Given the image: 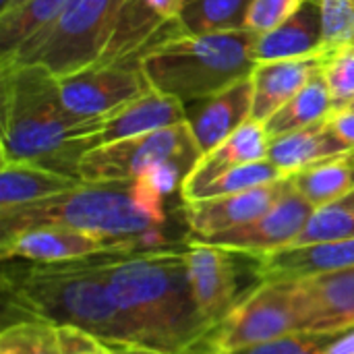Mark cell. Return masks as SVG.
Returning a JSON list of instances; mask_svg holds the SVG:
<instances>
[{
	"label": "cell",
	"instance_id": "6da1fadb",
	"mask_svg": "<svg viewBox=\"0 0 354 354\" xmlns=\"http://www.w3.org/2000/svg\"><path fill=\"white\" fill-rule=\"evenodd\" d=\"M187 245L112 255L108 261L112 299L141 348L191 354L212 334L191 288Z\"/></svg>",
	"mask_w": 354,
	"mask_h": 354
},
{
	"label": "cell",
	"instance_id": "7a4b0ae2",
	"mask_svg": "<svg viewBox=\"0 0 354 354\" xmlns=\"http://www.w3.org/2000/svg\"><path fill=\"white\" fill-rule=\"evenodd\" d=\"M0 162H27L79 178V164L104 118L73 116L60 102L58 77L37 64L0 62Z\"/></svg>",
	"mask_w": 354,
	"mask_h": 354
},
{
	"label": "cell",
	"instance_id": "3957f363",
	"mask_svg": "<svg viewBox=\"0 0 354 354\" xmlns=\"http://www.w3.org/2000/svg\"><path fill=\"white\" fill-rule=\"evenodd\" d=\"M97 255L62 263L4 261L2 295L21 317H35L56 328H77L106 344H133L135 334L112 299L108 261Z\"/></svg>",
	"mask_w": 354,
	"mask_h": 354
},
{
	"label": "cell",
	"instance_id": "277c9868",
	"mask_svg": "<svg viewBox=\"0 0 354 354\" xmlns=\"http://www.w3.org/2000/svg\"><path fill=\"white\" fill-rule=\"evenodd\" d=\"M37 226H64L110 241L127 253L176 249L189 236L147 212L133 183H81L56 197L0 212V241Z\"/></svg>",
	"mask_w": 354,
	"mask_h": 354
},
{
	"label": "cell",
	"instance_id": "5b68a950",
	"mask_svg": "<svg viewBox=\"0 0 354 354\" xmlns=\"http://www.w3.org/2000/svg\"><path fill=\"white\" fill-rule=\"evenodd\" d=\"M257 35L249 29L220 33H172L143 52L139 66L149 85L185 106L212 97L255 68Z\"/></svg>",
	"mask_w": 354,
	"mask_h": 354
},
{
	"label": "cell",
	"instance_id": "8992f818",
	"mask_svg": "<svg viewBox=\"0 0 354 354\" xmlns=\"http://www.w3.org/2000/svg\"><path fill=\"white\" fill-rule=\"evenodd\" d=\"M122 0H71L64 10L0 62L37 64L68 77L102 60Z\"/></svg>",
	"mask_w": 354,
	"mask_h": 354
},
{
	"label": "cell",
	"instance_id": "52a82bcc",
	"mask_svg": "<svg viewBox=\"0 0 354 354\" xmlns=\"http://www.w3.org/2000/svg\"><path fill=\"white\" fill-rule=\"evenodd\" d=\"M295 332H301L295 282L290 278H266L228 313L220 326L214 328L203 348L214 353H232Z\"/></svg>",
	"mask_w": 354,
	"mask_h": 354
},
{
	"label": "cell",
	"instance_id": "ba28073f",
	"mask_svg": "<svg viewBox=\"0 0 354 354\" xmlns=\"http://www.w3.org/2000/svg\"><path fill=\"white\" fill-rule=\"evenodd\" d=\"M201 151L187 122L156 133L106 143L89 149L79 164L83 183H133L162 162L187 160L197 164Z\"/></svg>",
	"mask_w": 354,
	"mask_h": 354
},
{
	"label": "cell",
	"instance_id": "9c48e42d",
	"mask_svg": "<svg viewBox=\"0 0 354 354\" xmlns=\"http://www.w3.org/2000/svg\"><path fill=\"white\" fill-rule=\"evenodd\" d=\"M187 263L197 307L212 332L257 286L243 284L245 274H259L257 255L189 239Z\"/></svg>",
	"mask_w": 354,
	"mask_h": 354
},
{
	"label": "cell",
	"instance_id": "30bf717a",
	"mask_svg": "<svg viewBox=\"0 0 354 354\" xmlns=\"http://www.w3.org/2000/svg\"><path fill=\"white\" fill-rule=\"evenodd\" d=\"M151 85L139 64H95L58 77L62 106L77 118H106L139 97Z\"/></svg>",
	"mask_w": 354,
	"mask_h": 354
},
{
	"label": "cell",
	"instance_id": "8fae6325",
	"mask_svg": "<svg viewBox=\"0 0 354 354\" xmlns=\"http://www.w3.org/2000/svg\"><path fill=\"white\" fill-rule=\"evenodd\" d=\"M180 4L183 0H122L97 64H139L147 48L172 35L164 29L180 31Z\"/></svg>",
	"mask_w": 354,
	"mask_h": 354
},
{
	"label": "cell",
	"instance_id": "7c38bea8",
	"mask_svg": "<svg viewBox=\"0 0 354 354\" xmlns=\"http://www.w3.org/2000/svg\"><path fill=\"white\" fill-rule=\"evenodd\" d=\"M290 189V178H280L243 193L183 201L180 214L189 239H207L245 226L270 212Z\"/></svg>",
	"mask_w": 354,
	"mask_h": 354
},
{
	"label": "cell",
	"instance_id": "4fadbf2b",
	"mask_svg": "<svg viewBox=\"0 0 354 354\" xmlns=\"http://www.w3.org/2000/svg\"><path fill=\"white\" fill-rule=\"evenodd\" d=\"M313 212L315 207L305 197H301L290 185L288 193L257 220L197 241L249 253V255H266L290 247L295 239L301 234V230L305 228Z\"/></svg>",
	"mask_w": 354,
	"mask_h": 354
},
{
	"label": "cell",
	"instance_id": "5bb4252c",
	"mask_svg": "<svg viewBox=\"0 0 354 354\" xmlns=\"http://www.w3.org/2000/svg\"><path fill=\"white\" fill-rule=\"evenodd\" d=\"M292 282L301 332L344 334L354 330V268Z\"/></svg>",
	"mask_w": 354,
	"mask_h": 354
},
{
	"label": "cell",
	"instance_id": "9a60e30c",
	"mask_svg": "<svg viewBox=\"0 0 354 354\" xmlns=\"http://www.w3.org/2000/svg\"><path fill=\"white\" fill-rule=\"evenodd\" d=\"M97 255H129L110 241L64 226H37L0 241L2 261L62 263Z\"/></svg>",
	"mask_w": 354,
	"mask_h": 354
},
{
	"label": "cell",
	"instance_id": "2e32d148",
	"mask_svg": "<svg viewBox=\"0 0 354 354\" xmlns=\"http://www.w3.org/2000/svg\"><path fill=\"white\" fill-rule=\"evenodd\" d=\"M253 112V83L251 77L234 83L232 87L187 104V124L201 156L209 153L216 145L228 139L236 129L251 120Z\"/></svg>",
	"mask_w": 354,
	"mask_h": 354
},
{
	"label": "cell",
	"instance_id": "e0dca14e",
	"mask_svg": "<svg viewBox=\"0 0 354 354\" xmlns=\"http://www.w3.org/2000/svg\"><path fill=\"white\" fill-rule=\"evenodd\" d=\"M326 54L328 50L303 58L257 62L251 73V83H253L251 120L266 122L284 104H288L311 79H315L324 71Z\"/></svg>",
	"mask_w": 354,
	"mask_h": 354
},
{
	"label": "cell",
	"instance_id": "ac0fdd59",
	"mask_svg": "<svg viewBox=\"0 0 354 354\" xmlns=\"http://www.w3.org/2000/svg\"><path fill=\"white\" fill-rule=\"evenodd\" d=\"M183 122H187V106L180 100L149 87L139 97L106 116L102 129L89 139V145L93 149L106 143L156 133Z\"/></svg>",
	"mask_w": 354,
	"mask_h": 354
},
{
	"label": "cell",
	"instance_id": "d6986e66",
	"mask_svg": "<svg viewBox=\"0 0 354 354\" xmlns=\"http://www.w3.org/2000/svg\"><path fill=\"white\" fill-rule=\"evenodd\" d=\"M268 149H270V135L266 131V124L257 120H247L228 139H224L209 153L199 158V162L183 180L178 193L180 201H191L205 185H209L216 176H220L230 168L266 160Z\"/></svg>",
	"mask_w": 354,
	"mask_h": 354
},
{
	"label": "cell",
	"instance_id": "ffe728a7",
	"mask_svg": "<svg viewBox=\"0 0 354 354\" xmlns=\"http://www.w3.org/2000/svg\"><path fill=\"white\" fill-rule=\"evenodd\" d=\"M259 276L266 278H311L354 268V239L324 241L278 249L257 255Z\"/></svg>",
	"mask_w": 354,
	"mask_h": 354
},
{
	"label": "cell",
	"instance_id": "44dd1931",
	"mask_svg": "<svg viewBox=\"0 0 354 354\" xmlns=\"http://www.w3.org/2000/svg\"><path fill=\"white\" fill-rule=\"evenodd\" d=\"M328 50L322 31V4L319 0H305L301 8L276 29L257 35L255 62H272L286 58H303Z\"/></svg>",
	"mask_w": 354,
	"mask_h": 354
},
{
	"label": "cell",
	"instance_id": "7402d4cb",
	"mask_svg": "<svg viewBox=\"0 0 354 354\" xmlns=\"http://www.w3.org/2000/svg\"><path fill=\"white\" fill-rule=\"evenodd\" d=\"M348 151L353 149L336 137L328 118H324L305 129L270 139L268 160L284 176H292L309 166H315L324 160H330Z\"/></svg>",
	"mask_w": 354,
	"mask_h": 354
},
{
	"label": "cell",
	"instance_id": "603a6c76",
	"mask_svg": "<svg viewBox=\"0 0 354 354\" xmlns=\"http://www.w3.org/2000/svg\"><path fill=\"white\" fill-rule=\"evenodd\" d=\"M83 180L27 162H0V212L37 203L79 187Z\"/></svg>",
	"mask_w": 354,
	"mask_h": 354
},
{
	"label": "cell",
	"instance_id": "cb8c5ba5",
	"mask_svg": "<svg viewBox=\"0 0 354 354\" xmlns=\"http://www.w3.org/2000/svg\"><path fill=\"white\" fill-rule=\"evenodd\" d=\"M288 178L292 189L315 209L332 205L354 191V151L324 160Z\"/></svg>",
	"mask_w": 354,
	"mask_h": 354
},
{
	"label": "cell",
	"instance_id": "d4e9b609",
	"mask_svg": "<svg viewBox=\"0 0 354 354\" xmlns=\"http://www.w3.org/2000/svg\"><path fill=\"white\" fill-rule=\"evenodd\" d=\"M332 112H334L332 95L326 85L324 73H319L263 124H266L270 139H274V137L305 129L309 124H315V122L328 118Z\"/></svg>",
	"mask_w": 354,
	"mask_h": 354
},
{
	"label": "cell",
	"instance_id": "484cf974",
	"mask_svg": "<svg viewBox=\"0 0 354 354\" xmlns=\"http://www.w3.org/2000/svg\"><path fill=\"white\" fill-rule=\"evenodd\" d=\"M253 0H183L178 12L180 33H220L245 29Z\"/></svg>",
	"mask_w": 354,
	"mask_h": 354
},
{
	"label": "cell",
	"instance_id": "4316f807",
	"mask_svg": "<svg viewBox=\"0 0 354 354\" xmlns=\"http://www.w3.org/2000/svg\"><path fill=\"white\" fill-rule=\"evenodd\" d=\"M71 0H27L0 17V58L10 56L27 37L52 23Z\"/></svg>",
	"mask_w": 354,
	"mask_h": 354
},
{
	"label": "cell",
	"instance_id": "83f0119b",
	"mask_svg": "<svg viewBox=\"0 0 354 354\" xmlns=\"http://www.w3.org/2000/svg\"><path fill=\"white\" fill-rule=\"evenodd\" d=\"M0 354H62L58 328L35 317H19L4 326Z\"/></svg>",
	"mask_w": 354,
	"mask_h": 354
},
{
	"label": "cell",
	"instance_id": "f1b7e54d",
	"mask_svg": "<svg viewBox=\"0 0 354 354\" xmlns=\"http://www.w3.org/2000/svg\"><path fill=\"white\" fill-rule=\"evenodd\" d=\"M280 178H288V176H284L266 158V160L243 164V166H236V168H230V170L222 172L209 185H205L191 201H195V199H209V197H222V195H232V193H243V191H249V189H255V187H261V185L276 183Z\"/></svg>",
	"mask_w": 354,
	"mask_h": 354
},
{
	"label": "cell",
	"instance_id": "f546056e",
	"mask_svg": "<svg viewBox=\"0 0 354 354\" xmlns=\"http://www.w3.org/2000/svg\"><path fill=\"white\" fill-rule=\"evenodd\" d=\"M344 239H354V209H344L332 203L311 214L305 228L290 247Z\"/></svg>",
	"mask_w": 354,
	"mask_h": 354
},
{
	"label": "cell",
	"instance_id": "4dcf8cb0",
	"mask_svg": "<svg viewBox=\"0 0 354 354\" xmlns=\"http://www.w3.org/2000/svg\"><path fill=\"white\" fill-rule=\"evenodd\" d=\"M324 79L332 95L334 110H344L354 104V46L328 50L324 62Z\"/></svg>",
	"mask_w": 354,
	"mask_h": 354
},
{
	"label": "cell",
	"instance_id": "1f68e13d",
	"mask_svg": "<svg viewBox=\"0 0 354 354\" xmlns=\"http://www.w3.org/2000/svg\"><path fill=\"white\" fill-rule=\"evenodd\" d=\"M322 31L328 50L354 41V0H319Z\"/></svg>",
	"mask_w": 354,
	"mask_h": 354
},
{
	"label": "cell",
	"instance_id": "d6a6232c",
	"mask_svg": "<svg viewBox=\"0 0 354 354\" xmlns=\"http://www.w3.org/2000/svg\"><path fill=\"white\" fill-rule=\"evenodd\" d=\"M303 2L305 0H253L245 17V29L263 35L288 21Z\"/></svg>",
	"mask_w": 354,
	"mask_h": 354
},
{
	"label": "cell",
	"instance_id": "836d02e7",
	"mask_svg": "<svg viewBox=\"0 0 354 354\" xmlns=\"http://www.w3.org/2000/svg\"><path fill=\"white\" fill-rule=\"evenodd\" d=\"M330 336H338V334H311V332H295L270 342H261V344H253V346H245L232 353H218V354H301L309 348H313L315 344L328 340Z\"/></svg>",
	"mask_w": 354,
	"mask_h": 354
},
{
	"label": "cell",
	"instance_id": "e575fe53",
	"mask_svg": "<svg viewBox=\"0 0 354 354\" xmlns=\"http://www.w3.org/2000/svg\"><path fill=\"white\" fill-rule=\"evenodd\" d=\"M58 336H60L62 354H114L110 344L77 328H68V326L58 328Z\"/></svg>",
	"mask_w": 354,
	"mask_h": 354
},
{
	"label": "cell",
	"instance_id": "d590c367",
	"mask_svg": "<svg viewBox=\"0 0 354 354\" xmlns=\"http://www.w3.org/2000/svg\"><path fill=\"white\" fill-rule=\"evenodd\" d=\"M328 122L336 137L346 143L354 151V108H344V110H334L328 116Z\"/></svg>",
	"mask_w": 354,
	"mask_h": 354
},
{
	"label": "cell",
	"instance_id": "8d00e7d4",
	"mask_svg": "<svg viewBox=\"0 0 354 354\" xmlns=\"http://www.w3.org/2000/svg\"><path fill=\"white\" fill-rule=\"evenodd\" d=\"M112 351H114V354H160L147 351V348H141V346H133V344H112Z\"/></svg>",
	"mask_w": 354,
	"mask_h": 354
},
{
	"label": "cell",
	"instance_id": "74e56055",
	"mask_svg": "<svg viewBox=\"0 0 354 354\" xmlns=\"http://www.w3.org/2000/svg\"><path fill=\"white\" fill-rule=\"evenodd\" d=\"M334 205H338V207H344V209H354V191L351 193V195H346L344 199L336 201Z\"/></svg>",
	"mask_w": 354,
	"mask_h": 354
},
{
	"label": "cell",
	"instance_id": "f35d334b",
	"mask_svg": "<svg viewBox=\"0 0 354 354\" xmlns=\"http://www.w3.org/2000/svg\"><path fill=\"white\" fill-rule=\"evenodd\" d=\"M10 6H12V0H0V17H2L4 12H8Z\"/></svg>",
	"mask_w": 354,
	"mask_h": 354
},
{
	"label": "cell",
	"instance_id": "ab89813d",
	"mask_svg": "<svg viewBox=\"0 0 354 354\" xmlns=\"http://www.w3.org/2000/svg\"><path fill=\"white\" fill-rule=\"evenodd\" d=\"M191 354H218V353H214V351H207V348H203V346H201V348L193 351V353H191Z\"/></svg>",
	"mask_w": 354,
	"mask_h": 354
},
{
	"label": "cell",
	"instance_id": "60d3db41",
	"mask_svg": "<svg viewBox=\"0 0 354 354\" xmlns=\"http://www.w3.org/2000/svg\"><path fill=\"white\" fill-rule=\"evenodd\" d=\"M23 2H27V0H12V6H10V10H12V8H17V6H21ZM4 15H6V12H4Z\"/></svg>",
	"mask_w": 354,
	"mask_h": 354
},
{
	"label": "cell",
	"instance_id": "b9f144b4",
	"mask_svg": "<svg viewBox=\"0 0 354 354\" xmlns=\"http://www.w3.org/2000/svg\"><path fill=\"white\" fill-rule=\"evenodd\" d=\"M351 108H354V104H353V106H351Z\"/></svg>",
	"mask_w": 354,
	"mask_h": 354
},
{
	"label": "cell",
	"instance_id": "7bdbcfd3",
	"mask_svg": "<svg viewBox=\"0 0 354 354\" xmlns=\"http://www.w3.org/2000/svg\"><path fill=\"white\" fill-rule=\"evenodd\" d=\"M353 46H354V41H353Z\"/></svg>",
	"mask_w": 354,
	"mask_h": 354
}]
</instances>
